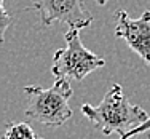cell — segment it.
<instances>
[{
    "instance_id": "cell-1",
    "label": "cell",
    "mask_w": 150,
    "mask_h": 139,
    "mask_svg": "<svg viewBox=\"0 0 150 139\" xmlns=\"http://www.w3.org/2000/svg\"><path fill=\"white\" fill-rule=\"evenodd\" d=\"M81 113L104 134L109 136L118 133L120 138L150 117L141 106H134L128 101L118 83H113L107 90L99 106L83 104Z\"/></svg>"
},
{
    "instance_id": "cell-2",
    "label": "cell",
    "mask_w": 150,
    "mask_h": 139,
    "mask_svg": "<svg viewBox=\"0 0 150 139\" xmlns=\"http://www.w3.org/2000/svg\"><path fill=\"white\" fill-rule=\"evenodd\" d=\"M24 93L29 98L26 107V115L32 122L46 126H61L72 117V109L69 107V99L74 90L67 78H56L53 87H24Z\"/></svg>"
},
{
    "instance_id": "cell-3",
    "label": "cell",
    "mask_w": 150,
    "mask_h": 139,
    "mask_svg": "<svg viewBox=\"0 0 150 139\" xmlns=\"http://www.w3.org/2000/svg\"><path fill=\"white\" fill-rule=\"evenodd\" d=\"M66 46L59 48L53 56L51 72L56 78L83 80L93 70L105 66V59L94 55L80 40L78 29H69L64 35Z\"/></svg>"
},
{
    "instance_id": "cell-4",
    "label": "cell",
    "mask_w": 150,
    "mask_h": 139,
    "mask_svg": "<svg viewBox=\"0 0 150 139\" xmlns=\"http://www.w3.org/2000/svg\"><path fill=\"white\" fill-rule=\"evenodd\" d=\"M32 8L37 10L43 26L62 21L70 29L80 30L93 23V15L86 10L83 0H35Z\"/></svg>"
},
{
    "instance_id": "cell-5",
    "label": "cell",
    "mask_w": 150,
    "mask_h": 139,
    "mask_svg": "<svg viewBox=\"0 0 150 139\" xmlns=\"http://www.w3.org/2000/svg\"><path fill=\"white\" fill-rule=\"evenodd\" d=\"M115 19V35L123 38L150 69V11L145 10L137 19H133L125 10H120L117 11Z\"/></svg>"
},
{
    "instance_id": "cell-6",
    "label": "cell",
    "mask_w": 150,
    "mask_h": 139,
    "mask_svg": "<svg viewBox=\"0 0 150 139\" xmlns=\"http://www.w3.org/2000/svg\"><path fill=\"white\" fill-rule=\"evenodd\" d=\"M3 139H42V138L35 136L34 130L30 128L29 123L11 122V123H6Z\"/></svg>"
},
{
    "instance_id": "cell-7",
    "label": "cell",
    "mask_w": 150,
    "mask_h": 139,
    "mask_svg": "<svg viewBox=\"0 0 150 139\" xmlns=\"http://www.w3.org/2000/svg\"><path fill=\"white\" fill-rule=\"evenodd\" d=\"M13 23V18L8 15L5 8V0H0V37H2V42H3V37H5V30L10 24Z\"/></svg>"
},
{
    "instance_id": "cell-8",
    "label": "cell",
    "mask_w": 150,
    "mask_h": 139,
    "mask_svg": "<svg viewBox=\"0 0 150 139\" xmlns=\"http://www.w3.org/2000/svg\"><path fill=\"white\" fill-rule=\"evenodd\" d=\"M145 131H150V117L147 120H145L142 125H139V126H136L133 128L131 131H128L125 136H121L120 139H131V138H134V136H137V134H141V133H145Z\"/></svg>"
},
{
    "instance_id": "cell-9",
    "label": "cell",
    "mask_w": 150,
    "mask_h": 139,
    "mask_svg": "<svg viewBox=\"0 0 150 139\" xmlns=\"http://www.w3.org/2000/svg\"><path fill=\"white\" fill-rule=\"evenodd\" d=\"M96 3H98V5H101V6H104V5L109 3V0H96Z\"/></svg>"
}]
</instances>
